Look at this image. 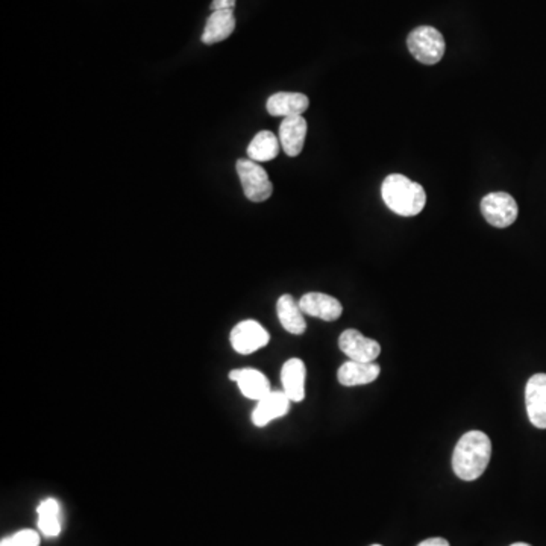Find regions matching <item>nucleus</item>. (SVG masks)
Returning a JSON list of instances; mask_svg holds the SVG:
<instances>
[{"label":"nucleus","mask_w":546,"mask_h":546,"mask_svg":"<svg viewBox=\"0 0 546 546\" xmlns=\"http://www.w3.org/2000/svg\"><path fill=\"white\" fill-rule=\"evenodd\" d=\"M490 457L491 441L486 432H466L455 445L452 470L463 481H475L486 472Z\"/></svg>","instance_id":"f257e3e1"},{"label":"nucleus","mask_w":546,"mask_h":546,"mask_svg":"<svg viewBox=\"0 0 546 546\" xmlns=\"http://www.w3.org/2000/svg\"><path fill=\"white\" fill-rule=\"evenodd\" d=\"M381 196L389 209L402 217L418 216L427 204L423 187L399 173L389 175L382 181Z\"/></svg>","instance_id":"f03ea898"},{"label":"nucleus","mask_w":546,"mask_h":546,"mask_svg":"<svg viewBox=\"0 0 546 546\" xmlns=\"http://www.w3.org/2000/svg\"><path fill=\"white\" fill-rule=\"evenodd\" d=\"M410 54L418 59L419 63L432 66L443 58L446 45L445 38L436 27L419 26L410 32L407 38Z\"/></svg>","instance_id":"7ed1b4c3"},{"label":"nucleus","mask_w":546,"mask_h":546,"mask_svg":"<svg viewBox=\"0 0 546 546\" xmlns=\"http://www.w3.org/2000/svg\"><path fill=\"white\" fill-rule=\"evenodd\" d=\"M245 196L252 202H264L273 193V186L268 175L258 163L250 158H241L236 164Z\"/></svg>","instance_id":"20e7f679"},{"label":"nucleus","mask_w":546,"mask_h":546,"mask_svg":"<svg viewBox=\"0 0 546 546\" xmlns=\"http://www.w3.org/2000/svg\"><path fill=\"white\" fill-rule=\"evenodd\" d=\"M480 208L487 223L500 229L513 225L518 218V204L513 196L505 191H495L484 196Z\"/></svg>","instance_id":"39448f33"},{"label":"nucleus","mask_w":546,"mask_h":546,"mask_svg":"<svg viewBox=\"0 0 546 546\" xmlns=\"http://www.w3.org/2000/svg\"><path fill=\"white\" fill-rule=\"evenodd\" d=\"M229 341H231L232 349L236 350L237 354L249 355L254 354L264 346H268L270 336L261 323L249 318V320L237 323L236 327L232 328Z\"/></svg>","instance_id":"423d86ee"},{"label":"nucleus","mask_w":546,"mask_h":546,"mask_svg":"<svg viewBox=\"0 0 546 546\" xmlns=\"http://www.w3.org/2000/svg\"><path fill=\"white\" fill-rule=\"evenodd\" d=\"M339 348L348 359L361 363H372L381 354V345L377 340L364 337L354 328L341 332L339 337Z\"/></svg>","instance_id":"0eeeda50"},{"label":"nucleus","mask_w":546,"mask_h":546,"mask_svg":"<svg viewBox=\"0 0 546 546\" xmlns=\"http://www.w3.org/2000/svg\"><path fill=\"white\" fill-rule=\"evenodd\" d=\"M528 419L536 428L546 430V373H536L525 387Z\"/></svg>","instance_id":"6e6552de"},{"label":"nucleus","mask_w":546,"mask_h":546,"mask_svg":"<svg viewBox=\"0 0 546 546\" xmlns=\"http://www.w3.org/2000/svg\"><path fill=\"white\" fill-rule=\"evenodd\" d=\"M290 398L284 393V390L270 391L255 405L250 416L252 423L255 427L263 428L275 419L284 418L290 410Z\"/></svg>","instance_id":"1a4fd4ad"},{"label":"nucleus","mask_w":546,"mask_h":546,"mask_svg":"<svg viewBox=\"0 0 546 546\" xmlns=\"http://www.w3.org/2000/svg\"><path fill=\"white\" fill-rule=\"evenodd\" d=\"M299 307L302 313L311 318H322L325 322H334L343 313L340 300L318 291L305 293L299 299Z\"/></svg>","instance_id":"9d476101"},{"label":"nucleus","mask_w":546,"mask_h":546,"mask_svg":"<svg viewBox=\"0 0 546 546\" xmlns=\"http://www.w3.org/2000/svg\"><path fill=\"white\" fill-rule=\"evenodd\" d=\"M228 377L231 381L237 382L241 395L248 398V399L258 402L259 399H263L264 396L272 391V386H270L268 377L257 369H234Z\"/></svg>","instance_id":"9b49d317"},{"label":"nucleus","mask_w":546,"mask_h":546,"mask_svg":"<svg viewBox=\"0 0 546 546\" xmlns=\"http://www.w3.org/2000/svg\"><path fill=\"white\" fill-rule=\"evenodd\" d=\"M309 100L302 93H288L281 91L270 96L266 104L268 113L273 117H295L302 116L308 108Z\"/></svg>","instance_id":"f8f14e48"},{"label":"nucleus","mask_w":546,"mask_h":546,"mask_svg":"<svg viewBox=\"0 0 546 546\" xmlns=\"http://www.w3.org/2000/svg\"><path fill=\"white\" fill-rule=\"evenodd\" d=\"M307 120L302 116L286 117L279 126V143L287 157H298L304 149Z\"/></svg>","instance_id":"ddd939ff"},{"label":"nucleus","mask_w":546,"mask_h":546,"mask_svg":"<svg viewBox=\"0 0 546 546\" xmlns=\"http://www.w3.org/2000/svg\"><path fill=\"white\" fill-rule=\"evenodd\" d=\"M381 373L379 364L375 363H361V361H346L341 364L337 372V379L341 386L355 387L366 386L370 382L375 381Z\"/></svg>","instance_id":"4468645a"},{"label":"nucleus","mask_w":546,"mask_h":546,"mask_svg":"<svg viewBox=\"0 0 546 546\" xmlns=\"http://www.w3.org/2000/svg\"><path fill=\"white\" fill-rule=\"evenodd\" d=\"M305 378H307V369H305L302 359H290L282 364V390L290 398L291 402H302L304 400Z\"/></svg>","instance_id":"2eb2a0df"},{"label":"nucleus","mask_w":546,"mask_h":546,"mask_svg":"<svg viewBox=\"0 0 546 546\" xmlns=\"http://www.w3.org/2000/svg\"><path fill=\"white\" fill-rule=\"evenodd\" d=\"M234 29H236V17L231 9L213 11L205 25L202 41H204V45H216V43L227 40Z\"/></svg>","instance_id":"dca6fc26"},{"label":"nucleus","mask_w":546,"mask_h":546,"mask_svg":"<svg viewBox=\"0 0 546 546\" xmlns=\"http://www.w3.org/2000/svg\"><path fill=\"white\" fill-rule=\"evenodd\" d=\"M277 313L279 323L287 332L300 336L307 329L304 313L300 309L299 302H296L291 295H282L277 302Z\"/></svg>","instance_id":"f3484780"},{"label":"nucleus","mask_w":546,"mask_h":546,"mask_svg":"<svg viewBox=\"0 0 546 546\" xmlns=\"http://www.w3.org/2000/svg\"><path fill=\"white\" fill-rule=\"evenodd\" d=\"M279 140L278 136L270 131L257 132V136L252 138L248 146V157L255 163H266L277 158L279 152Z\"/></svg>","instance_id":"a211bd4d"},{"label":"nucleus","mask_w":546,"mask_h":546,"mask_svg":"<svg viewBox=\"0 0 546 546\" xmlns=\"http://www.w3.org/2000/svg\"><path fill=\"white\" fill-rule=\"evenodd\" d=\"M38 530L46 537H56L61 532V507L55 498L41 500L38 509Z\"/></svg>","instance_id":"6ab92c4d"},{"label":"nucleus","mask_w":546,"mask_h":546,"mask_svg":"<svg viewBox=\"0 0 546 546\" xmlns=\"http://www.w3.org/2000/svg\"><path fill=\"white\" fill-rule=\"evenodd\" d=\"M41 537L34 530H20L11 536L4 537L0 546H40Z\"/></svg>","instance_id":"aec40b11"},{"label":"nucleus","mask_w":546,"mask_h":546,"mask_svg":"<svg viewBox=\"0 0 546 546\" xmlns=\"http://www.w3.org/2000/svg\"><path fill=\"white\" fill-rule=\"evenodd\" d=\"M234 6H236V0H213L211 11H225V9L234 11Z\"/></svg>","instance_id":"412c9836"},{"label":"nucleus","mask_w":546,"mask_h":546,"mask_svg":"<svg viewBox=\"0 0 546 546\" xmlns=\"http://www.w3.org/2000/svg\"><path fill=\"white\" fill-rule=\"evenodd\" d=\"M418 546H450V541L443 537H431V539L420 541Z\"/></svg>","instance_id":"4be33fe9"},{"label":"nucleus","mask_w":546,"mask_h":546,"mask_svg":"<svg viewBox=\"0 0 546 546\" xmlns=\"http://www.w3.org/2000/svg\"><path fill=\"white\" fill-rule=\"evenodd\" d=\"M510 546H531V545H528V543H523V541H518V543H513V545H510Z\"/></svg>","instance_id":"5701e85b"},{"label":"nucleus","mask_w":546,"mask_h":546,"mask_svg":"<svg viewBox=\"0 0 546 546\" xmlns=\"http://www.w3.org/2000/svg\"><path fill=\"white\" fill-rule=\"evenodd\" d=\"M370 546H381V545H370Z\"/></svg>","instance_id":"b1692460"}]
</instances>
